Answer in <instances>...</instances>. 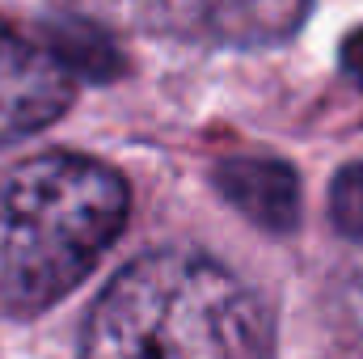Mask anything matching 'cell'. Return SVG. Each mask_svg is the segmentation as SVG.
<instances>
[{
	"mask_svg": "<svg viewBox=\"0 0 363 359\" xmlns=\"http://www.w3.org/2000/svg\"><path fill=\"white\" fill-rule=\"evenodd\" d=\"M131 190L118 170L47 153L0 178V313L34 317L85 283L118 241Z\"/></svg>",
	"mask_w": 363,
	"mask_h": 359,
	"instance_id": "obj_1",
	"label": "cell"
},
{
	"mask_svg": "<svg viewBox=\"0 0 363 359\" xmlns=\"http://www.w3.org/2000/svg\"><path fill=\"white\" fill-rule=\"evenodd\" d=\"M258 296L203 254L157 250L123 267L97 296L81 359H267Z\"/></svg>",
	"mask_w": 363,
	"mask_h": 359,
	"instance_id": "obj_2",
	"label": "cell"
},
{
	"mask_svg": "<svg viewBox=\"0 0 363 359\" xmlns=\"http://www.w3.org/2000/svg\"><path fill=\"white\" fill-rule=\"evenodd\" d=\"M68 64L0 21V148L30 140L72 106Z\"/></svg>",
	"mask_w": 363,
	"mask_h": 359,
	"instance_id": "obj_3",
	"label": "cell"
},
{
	"mask_svg": "<svg viewBox=\"0 0 363 359\" xmlns=\"http://www.w3.org/2000/svg\"><path fill=\"white\" fill-rule=\"evenodd\" d=\"M220 194L254 224L287 233L300 220V182L279 157H228L216 170Z\"/></svg>",
	"mask_w": 363,
	"mask_h": 359,
	"instance_id": "obj_4",
	"label": "cell"
},
{
	"mask_svg": "<svg viewBox=\"0 0 363 359\" xmlns=\"http://www.w3.org/2000/svg\"><path fill=\"white\" fill-rule=\"evenodd\" d=\"M313 0H194L199 26L228 47H271L300 30Z\"/></svg>",
	"mask_w": 363,
	"mask_h": 359,
	"instance_id": "obj_5",
	"label": "cell"
},
{
	"mask_svg": "<svg viewBox=\"0 0 363 359\" xmlns=\"http://www.w3.org/2000/svg\"><path fill=\"white\" fill-rule=\"evenodd\" d=\"M330 216L338 233L363 237V165H347L330 186Z\"/></svg>",
	"mask_w": 363,
	"mask_h": 359,
	"instance_id": "obj_6",
	"label": "cell"
},
{
	"mask_svg": "<svg viewBox=\"0 0 363 359\" xmlns=\"http://www.w3.org/2000/svg\"><path fill=\"white\" fill-rule=\"evenodd\" d=\"M342 72L355 77L363 85V30H355V34L342 43Z\"/></svg>",
	"mask_w": 363,
	"mask_h": 359,
	"instance_id": "obj_7",
	"label": "cell"
}]
</instances>
